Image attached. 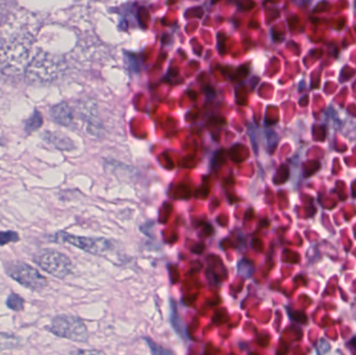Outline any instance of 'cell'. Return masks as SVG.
Returning a JSON list of instances; mask_svg holds the SVG:
<instances>
[{
    "label": "cell",
    "instance_id": "obj_10",
    "mask_svg": "<svg viewBox=\"0 0 356 355\" xmlns=\"http://www.w3.org/2000/svg\"><path fill=\"white\" fill-rule=\"evenodd\" d=\"M144 341L149 346V349L152 355H175L172 350L160 345V344L156 343V342L149 339V338H144Z\"/></svg>",
    "mask_w": 356,
    "mask_h": 355
},
{
    "label": "cell",
    "instance_id": "obj_7",
    "mask_svg": "<svg viewBox=\"0 0 356 355\" xmlns=\"http://www.w3.org/2000/svg\"><path fill=\"white\" fill-rule=\"evenodd\" d=\"M51 116L54 121L60 124L69 126L73 122V113L70 106L66 104H60L51 108Z\"/></svg>",
    "mask_w": 356,
    "mask_h": 355
},
{
    "label": "cell",
    "instance_id": "obj_3",
    "mask_svg": "<svg viewBox=\"0 0 356 355\" xmlns=\"http://www.w3.org/2000/svg\"><path fill=\"white\" fill-rule=\"evenodd\" d=\"M33 262L51 276L64 279L72 274L73 264L68 256L54 249H43L33 256Z\"/></svg>",
    "mask_w": 356,
    "mask_h": 355
},
{
    "label": "cell",
    "instance_id": "obj_8",
    "mask_svg": "<svg viewBox=\"0 0 356 355\" xmlns=\"http://www.w3.org/2000/svg\"><path fill=\"white\" fill-rule=\"evenodd\" d=\"M21 340L12 333H0V352L20 347Z\"/></svg>",
    "mask_w": 356,
    "mask_h": 355
},
{
    "label": "cell",
    "instance_id": "obj_9",
    "mask_svg": "<svg viewBox=\"0 0 356 355\" xmlns=\"http://www.w3.org/2000/svg\"><path fill=\"white\" fill-rule=\"evenodd\" d=\"M25 300L18 294L12 293L6 299V304L10 311L22 312L24 310Z\"/></svg>",
    "mask_w": 356,
    "mask_h": 355
},
{
    "label": "cell",
    "instance_id": "obj_2",
    "mask_svg": "<svg viewBox=\"0 0 356 355\" xmlns=\"http://www.w3.org/2000/svg\"><path fill=\"white\" fill-rule=\"evenodd\" d=\"M52 335L62 339L70 340L76 343H87L89 331L83 319L72 315H58L54 317L48 327Z\"/></svg>",
    "mask_w": 356,
    "mask_h": 355
},
{
    "label": "cell",
    "instance_id": "obj_5",
    "mask_svg": "<svg viewBox=\"0 0 356 355\" xmlns=\"http://www.w3.org/2000/svg\"><path fill=\"white\" fill-rule=\"evenodd\" d=\"M54 241L66 243L93 256H104L112 248V243L104 238L79 237L60 231L54 236Z\"/></svg>",
    "mask_w": 356,
    "mask_h": 355
},
{
    "label": "cell",
    "instance_id": "obj_11",
    "mask_svg": "<svg viewBox=\"0 0 356 355\" xmlns=\"http://www.w3.org/2000/svg\"><path fill=\"white\" fill-rule=\"evenodd\" d=\"M42 123H43V117L38 110H35L33 116L25 122V131L26 133L37 131L39 127H41Z\"/></svg>",
    "mask_w": 356,
    "mask_h": 355
},
{
    "label": "cell",
    "instance_id": "obj_6",
    "mask_svg": "<svg viewBox=\"0 0 356 355\" xmlns=\"http://www.w3.org/2000/svg\"><path fill=\"white\" fill-rule=\"evenodd\" d=\"M58 67L60 63L56 56L40 51L27 67V77L31 81H50L58 74Z\"/></svg>",
    "mask_w": 356,
    "mask_h": 355
},
{
    "label": "cell",
    "instance_id": "obj_13",
    "mask_svg": "<svg viewBox=\"0 0 356 355\" xmlns=\"http://www.w3.org/2000/svg\"><path fill=\"white\" fill-rule=\"evenodd\" d=\"M75 355H106V354L97 349H79Z\"/></svg>",
    "mask_w": 356,
    "mask_h": 355
},
{
    "label": "cell",
    "instance_id": "obj_12",
    "mask_svg": "<svg viewBox=\"0 0 356 355\" xmlns=\"http://www.w3.org/2000/svg\"><path fill=\"white\" fill-rule=\"evenodd\" d=\"M18 233L14 231H0V246L6 245V244L16 243L19 241Z\"/></svg>",
    "mask_w": 356,
    "mask_h": 355
},
{
    "label": "cell",
    "instance_id": "obj_1",
    "mask_svg": "<svg viewBox=\"0 0 356 355\" xmlns=\"http://www.w3.org/2000/svg\"><path fill=\"white\" fill-rule=\"evenodd\" d=\"M33 35L14 33L0 43V70L8 75L24 72L31 63Z\"/></svg>",
    "mask_w": 356,
    "mask_h": 355
},
{
    "label": "cell",
    "instance_id": "obj_4",
    "mask_svg": "<svg viewBox=\"0 0 356 355\" xmlns=\"http://www.w3.org/2000/svg\"><path fill=\"white\" fill-rule=\"evenodd\" d=\"M6 273L13 281L33 291H41L48 283L45 276L26 263H10L6 266Z\"/></svg>",
    "mask_w": 356,
    "mask_h": 355
}]
</instances>
